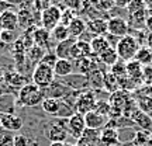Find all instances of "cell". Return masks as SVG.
Returning a JSON list of instances; mask_svg holds the SVG:
<instances>
[{
    "instance_id": "cell-33",
    "label": "cell",
    "mask_w": 152,
    "mask_h": 146,
    "mask_svg": "<svg viewBox=\"0 0 152 146\" xmlns=\"http://www.w3.org/2000/svg\"><path fill=\"white\" fill-rule=\"evenodd\" d=\"M104 89L110 92L111 94L115 92L120 90V86H118V79L113 75V73H104Z\"/></svg>"
},
{
    "instance_id": "cell-32",
    "label": "cell",
    "mask_w": 152,
    "mask_h": 146,
    "mask_svg": "<svg viewBox=\"0 0 152 146\" xmlns=\"http://www.w3.org/2000/svg\"><path fill=\"white\" fill-rule=\"evenodd\" d=\"M51 38L56 41V42L59 44L62 41H66V39H69V31H68V27H64V25H56V27L51 31Z\"/></svg>"
},
{
    "instance_id": "cell-28",
    "label": "cell",
    "mask_w": 152,
    "mask_h": 146,
    "mask_svg": "<svg viewBox=\"0 0 152 146\" xmlns=\"http://www.w3.org/2000/svg\"><path fill=\"white\" fill-rule=\"evenodd\" d=\"M59 105H61V100H55V98H44V101L41 103V107L48 115H58L59 113Z\"/></svg>"
},
{
    "instance_id": "cell-42",
    "label": "cell",
    "mask_w": 152,
    "mask_h": 146,
    "mask_svg": "<svg viewBox=\"0 0 152 146\" xmlns=\"http://www.w3.org/2000/svg\"><path fill=\"white\" fill-rule=\"evenodd\" d=\"M56 60H58V58H56L55 52H47V54H45V56H44L42 59H41V62H39V63L47 65V66H49V68H52V69H54V66H55V63H56Z\"/></svg>"
},
{
    "instance_id": "cell-51",
    "label": "cell",
    "mask_w": 152,
    "mask_h": 146,
    "mask_svg": "<svg viewBox=\"0 0 152 146\" xmlns=\"http://www.w3.org/2000/svg\"><path fill=\"white\" fill-rule=\"evenodd\" d=\"M128 4H130V0H127V1H115V7H125L127 9Z\"/></svg>"
},
{
    "instance_id": "cell-17",
    "label": "cell",
    "mask_w": 152,
    "mask_h": 146,
    "mask_svg": "<svg viewBox=\"0 0 152 146\" xmlns=\"http://www.w3.org/2000/svg\"><path fill=\"white\" fill-rule=\"evenodd\" d=\"M17 27H18V23H17V11L9 10V11H4L3 14H0V30L16 31Z\"/></svg>"
},
{
    "instance_id": "cell-29",
    "label": "cell",
    "mask_w": 152,
    "mask_h": 146,
    "mask_svg": "<svg viewBox=\"0 0 152 146\" xmlns=\"http://www.w3.org/2000/svg\"><path fill=\"white\" fill-rule=\"evenodd\" d=\"M97 58H99V60H100L102 63H104L106 66H113L120 60L118 55H117V52H115V49L111 48V46H110L109 49H106L102 55H99Z\"/></svg>"
},
{
    "instance_id": "cell-52",
    "label": "cell",
    "mask_w": 152,
    "mask_h": 146,
    "mask_svg": "<svg viewBox=\"0 0 152 146\" xmlns=\"http://www.w3.org/2000/svg\"><path fill=\"white\" fill-rule=\"evenodd\" d=\"M6 89H7V86L4 87V86H1V84H0V98L4 97V96H7V94H9V92H7Z\"/></svg>"
},
{
    "instance_id": "cell-49",
    "label": "cell",
    "mask_w": 152,
    "mask_h": 146,
    "mask_svg": "<svg viewBox=\"0 0 152 146\" xmlns=\"http://www.w3.org/2000/svg\"><path fill=\"white\" fill-rule=\"evenodd\" d=\"M145 46L152 51V33L147 34V38H145Z\"/></svg>"
},
{
    "instance_id": "cell-50",
    "label": "cell",
    "mask_w": 152,
    "mask_h": 146,
    "mask_svg": "<svg viewBox=\"0 0 152 146\" xmlns=\"http://www.w3.org/2000/svg\"><path fill=\"white\" fill-rule=\"evenodd\" d=\"M4 75H6V68L0 63V83L4 80Z\"/></svg>"
},
{
    "instance_id": "cell-25",
    "label": "cell",
    "mask_w": 152,
    "mask_h": 146,
    "mask_svg": "<svg viewBox=\"0 0 152 146\" xmlns=\"http://www.w3.org/2000/svg\"><path fill=\"white\" fill-rule=\"evenodd\" d=\"M90 49H92V55L97 58L99 55H102L106 49L110 48V44L106 37H93L90 41Z\"/></svg>"
},
{
    "instance_id": "cell-1",
    "label": "cell",
    "mask_w": 152,
    "mask_h": 146,
    "mask_svg": "<svg viewBox=\"0 0 152 146\" xmlns=\"http://www.w3.org/2000/svg\"><path fill=\"white\" fill-rule=\"evenodd\" d=\"M44 98H45V92L35 86L34 83H27L17 93V100L24 107H37L44 101Z\"/></svg>"
},
{
    "instance_id": "cell-36",
    "label": "cell",
    "mask_w": 152,
    "mask_h": 146,
    "mask_svg": "<svg viewBox=\"0 0 152 146\" xmlns=\"http://www.w3.org/2000/svg\"><path fill=\"white\" fill-rule=\"evenodd\" d=\"M110 108H111V105H110L109 101H106V100H97L96 104H94L93 111H96L97 114L103 115V117H109Z\"/></svg>"
},
{
    "instance_id": "cell-3",
    "label": "cell",
    "mask_w": 152,
    "mask_h": 146,
    "mask_svg": "<svg viewBox=\"0 0 152 146\" xmlns=\"http://www.w3.org/2000/svg\"><path fill=\"white\" fill-rule=\"evenodd\" d=\"M33 83L35 86H38L39 89H48L52 83L55 81V73L54 69L49 68L47 65H42V63H38V65L34 66V70H33Z\"/></svg>"
},
{
    "instance_id": "cell-35",
    "label": "cell",
    "mask_w": 152,
    "mask_h": 146,
    "mask_svg": "<svg viewBox=\"0 0 152 146\" xmlns=\"http://www.w3.org/2000/svg\"><path fill=\"white\" fill-rule=\"evenodd\" d=\"M76 11L75 10H72V9H64L62 10V14H61V25H64V27H68L69 24H71L73 20L76 18Z\"/></svg>"
},
{
    "instance_id": "cell-7",
    "label": "cell",
    "mask_w": 152,
    "mask_h": 146,
    "mask_svg": "<svg viewBox=\"0 0 152 146\" xmlns=\"http://www.w3.org/2000/svg\"><path fill=\"white\" fill-rule=\"evenodd\" d=\"M107 34L121 39L130 34V25L123 17H111L107 20Z\"/></svg>"
},
{
    "instance_id": "cell-34",
    "label": "cell",
    "mask_w": 152,
    "mask_h": 146,
    "mask_svg": "<svg viewBox=\"0 0 152 146\" xmlns=\"http://www.w3.org/2000/svg\"><path fill=\"white\" fill-rule=\"evenodd\" d=\"M151 141H152V136L147 131H138L135 134V136H134V139H132L135 146H148L151 143Z\"/></svg>"
},
{
    "instance_id": "cell-18",
    "label": "cell",
    "mask_w": 152,
    "mask_h": 146,
    "mask_svg": "<svg viewBox=\"0 0 152 146\" xmlns=\"http://www.w3.org/2000/svg\"><path fill=\"white\" fill-rule=\"evenodd\" d=\"M86 31L94 34V37H104L107 34V20L92 18L86 23Z\"/></svg>"
},
{
    "instance_id": "cell-27",
    "label": "cell",
    "mask_w": 152,
    "mask_h": 146,
    "mask_svg": "<svg viewBox=\"0 0 152 146\" xmlns=\"http://www.w3.org/2000/svg\"><path fill=\"white\" fill-rule=\"evenodd\" d=\"M134 59L138 63H141L142 66H151L152 65V51L149 48H147L145 45H142V46H140V49H138V52H137Z\"/></svg>"
},
{
    "instance_id": "cell-54",
    "label": "cell",
    "mask_w": 152,
    "mask_h": 146,
    "mask_svg": "<svg viewBox=\"0 0 152 146\" xmlns=\"http://www.w3.org/2000/svg\"><path fill=\"white\" fill-rule=\"evenodd\" d=\"M49 146H65V143H62V142H52Z\"/></svg>"
},
{
    "instance_id": "cell-24",
    "label": "cell",
    "mask_w": 152,
    "mask_h": 146,
    "mask_svg": "<svg viewBox=\"0 0 152 146\" xmlns=\"http://www.w3.org/2000/svg\"><path fill=\"white\" fill-rule=\"evenodd\" d=\"M86 79H87V83H89L93 89H96V90L104 89V73L99 69L97 66L87 73Z\"/></svg>"
},
{
    "instance_id": "cell-15",
    "label": "cell",
    "mask_w": 152,
    "mask_h": 146,
    "mask_svg": "<svg viewBox=\"0 0 152 146\" xmlns=\"http://www.w3.org/2000/svg\"><path fill=\"white\" fill-rule=\"evenodd\" d=\"M17 23L18 27H21L24 31L35 25V17H34L33 10H30V7L27 9H18L17 11Z\"/></svg>"
},
{
    "instance_id": "cell-22",
    "label": "cell",
    "mask_w": 152,
    "mask_h": 146,
    "mask_svg": "<svg viewBox=\"0 0 152 146\" xmlns=\"http://www.w3.org/2000/svg\"><path fill=\"white\" fill-rule=\"evenodd\" d=\"M73 70H75L73 62L69 59H58L54 66L55 76H59V77H68L73 75Z\"/></svg>"
},
{
    "instance_id": "cell-20",
    "label": "cell",
    "mask_w": 152,
    "mask_h": 146,
    "mask_svg": "<svg viewBox=\"0 0 152 146\" xmlns=\"http://www.w3.org/2000/svg\"><path fill=\"white\" fill-rule=\"evenodd\" d=\"M76 39L73 38H69L66 41H62V42L56 44L55 46V55L58 59H69L71 60V52H72V48L75 45Z\"/></svg>"
},
{
    "instance_id": "cell-55",
    "label": "cell",
    "mask_w": 152,
    "mask_h": 146,
    "mask_svg": "<svg viewBox=\"0 0 152 146\" xmlns=\"http://www.w3.org/2000/svg\"><path fill=\"white\" fill-rule=\"evenodd\" d=\"M147 9L148 10H152V3H147Z\"/></svg>"
},
{
    "instance_id": "cell-21",
    "label": "cell",
    "mask_w": 152,
    "mask_h": 146,
    "mask_svg": "<svg viewBox=\"0 0 152 146\" xmlns=\"http://www.w3.org/2000/svg\"><path fill=\"white\" fill-rule=\"evenodd\" d=\"M68 31H69V37L73 39H80L82 35L86 33V21L82 17H76L75 20L68 25Z\"/></svg>"
},
{
    "instance_id": "cell-11",
    "label": "cell",
    "mask_w": 152,
    "mask_h": 146,
    "mask_svg": "<svg viewBox=\"0 0 152 146\" xmlns=\"http://www.w3.org/2000/svg\"><path fill=\"white\" fill-rule=\"evenodd\" d=\"M92 49H90V44L83 39H77L72 48L71 52V60H79V59H86V58H92Z\"/></svg>"
},
{
    "instance_id": "cell-40",
    "label": "cell",
    "mask_w": 152,
    "mask_h": 146,
    "mask_svg": "<svg viewBox=\"0 0 152 146\" xmlns=\"http://www.w3.org/2000/svg\"><path fill=\"white\" fill-rule=\"evenodd\" d=\"M110 73H113L117 79H120V77H124V76H127V72H125V63L124 62H117L115 65L111 66V70H110Z\"/></svg>"
},
{
    "instance_id": "cell-56",
    "label": "cell",
    "mask_w": 152,
    "mask_h": 146,
    "mask_svg": "<svg viewBox=\"0 0 152 146\" xmlns=\"http://www.w3.org/2000/svg\"><path fill=\"white\" fill-rule=\"evenodd\" d=\"M65 146H76V143H65Z\"/></svg>"
},
{
    "instance_id": "cell-31",
    "label": "cell",
    "mask_w": 152,
    "mask_h": 146,
    "mask_svg": "<svg viewBox=\"0 0 152 146\" xmlns=\"http://www.w3.org/2000/svg\"><path fill=\"white\" fill-rule=\"evenodd\" d=\"M80 141L86 142V143H90V145L96 146L99 145V139H100V131H96V129H89V128H86V129L83 131V134H82V136L79 138Z\"/></svg>"
},
{
    "instance_id": "cell-44",
    "label": "cell",
    "mask_w": 152,
    "mask_h": 146,
    "mask_svg": "<svg viewBox=\"0 0 152 146\" xmlns=\"http://www.w3.org/2000/svg\"><path fill=\"white\" fill-rule=\"evenodd\" d=\"M52 6L51 1H41V0H37L33 3V7H34V11H38V13H42L45 11L47 9H49Z\"/></svg>"
},
{
    "instance_id": "cell-23",
    "label": "cell",
    "mask_w": 152,
    "mask_h": 146,
    "mask_svg": "<svg viewBox=\"0 0 152 146\" xmlns=\"http://www.w3.org/2000/svg\"><path fill=\"white\" fill-rule=\"evenodd\" d=\"M109 103L111 107H115V108H118L123 111V110L125 108V105L130 103V94H128V92L118 90V92L113 93V94L110 96Z\"/></svg>"
},
{
    "instance_id": "cell-13",
    "label": "cell",
    "mask_w": 152,
    "mask_h": 146,
    "mask_svg": "<svg viewBox=\"0 0 152 146\" xmlns=\"http://www.w3.org/2000/svg\"><path fill=\"white\" fill-rule=\"evenodd\" d=\"M85 117V124H86V128L89 129H96V131H100L103 129L106 124H107V117H103L97 114L96 111H90L83 115Z\"/></svg>"
},
{
    "instance_id": "cell-46",
    "label": "cell",
    "mask_w": 152,
    "mask_h": 146,
    "mask_svg": "<svg viewBox=\"0 0 152 146\" xmlns=\"http://www.w3.org/2000/svg\"><path fill=\"white\" fill-rule=\"evenodd\" d=\"M9 10H14V3L0 0V14H3L4 11H9Z\"/></svg>"
},
{
    "instance_id": "cell-4",
    "label": "cell",
    "mask_w": 152,
    "mask_h": 146,
    "mask_svg": "<svg viewBox=\"0 0 152 146\" xmlns=\"http://www.w3.org/2000/svg\"><path fill=\"white\" fill-rule=\"evenodd\" d=\"M68 135H69L68 134V122L64 124L62 118L51 121L45 126V136L51 141V143L52 142H62V143H65Z\"/></svg>"
},
{
    "instance_id": "cell-14",
    "label": "cell",
    "mask_w": 152,
    "mask_h": 146,
    "mask_svg": "<svg viewBox=\"0 0 152 146\" xmlns=\"http://www.w3.org/2000/svg\"><path fill=\"white\" fill-rule=\"evenodd\" d=\"M130 118L132 121V124L141 126V131H147V132L152 131V118L148 115V113H144V111L137 108L134 113L131 114Z\"/></svg>"
},
{
    "instance_id": "cell-19",
    "label": "cell",
    "mask_w": 152,
    "mask_h": 146,
    "mask_svg": "<svg viewBox=\"0 0 152 146\" xmlns=\"http://www.w3.org/2000/svg\"><path fill=\"white\" fill-rule=\"evenodd\" d=\"M33 38H34V45L37 46H41V48L49 49V45H51V33L48 30H45L42 27H37L34 30V34H33Z\"/></svg>"
},
{
    "instance_id": "cell-48",
    "label": "cell",
    "mask_w": 152,
    "mask_h": 146,
    "mask_svg": "<svg viewBox=\"0 0 152 146\" xmlns=\"http://www.w3.org/2000/svg\"><path fill=\"white\" fill-rule=\"evenodd\" d=\"M0 146H13V136L4 135L0 139Z\"/></svg>"
},
{
    "instance_id": "cell-5",
    "label": "cell",
    "mask_w": 152,
    "mask_h": 146,
    "mask_svg": "<svg viewBox=\"0 0 152 146\" xmlns=\"http://www.w3.org/2000/svg\"><path fill=\"white\" fill-rule=\"evenodd\" d=\"M96 94L93 90H85V92H79L76 96L75 100V113L77 114H85L90 113L94 108V104H96Z\"/></svg>"
},
{
    "instance_id": "cell-30",
    "label": "cell",
    "mask_w": 152,
    "mask_h": 146,
    "mask_svg": "<svg viewBox=\"0 0 152 146\" xmlns=\"http://www.w3.org/2000/svg\"><path fill=\"white\" fill-rule=\"evenodd\" d=\"M47 52H48L47 49H44V48H41V46L34 45L30 51H27V58H28V60H30L31 63L38 65V63L41 62V59L45 56V54H47Z\"/></svg>"
},
{
    "instance_id": "cell-8",
    "label": "cell",
    "mask_w": 152,
    "mask_h": 146,
    "mask_svg": "<svg viewBox=\"0 0 152 146\" xmlns=\"http://www.w3.org/2000/svg\"><path fill=\"white\" fill-rule=\"evenodd\" d=\"M21 117H18L14 113H0V128L9 132H17L23 128Z\"/></svg>"
},
{
    "instance_id": "cell-38",
    "label": "cell",
    "mask_w": 152,
    "mask_h": 146,
    "mask_svg": "<svg viewBox=\"0 0 152 146\" xmlns=\"http://www.w3.org/2000/svg\"><path fill=\"white\" fill-rule=\"evenodd\" d=\"M16 31H6V30H0V44L3 45H10L14 44L16 41Z\"/></svg>"
},
{
    "instance_id": "cell-26",
    "label": "cell",
    "mask_w": 152,
    "mask_h": 146,
    "mask_svg": "<svg viewBox=\"0 0 152 146\" xmlns=\"http://www.w3.org/2000/svg\"><path fill=\"white\" fill-rule=\"evenodd\" d=\"M142 65L138 63L135 59L134 60H130L125 63V72H127V76L130 77L132 81H138L141 80L142 81Z\"/></svg>"
},
{
    "instance_id": "cell-2",
    "label": "cell",
    "mask_w": 152,
    "mask_h": 146,
    "mask_svg": "<svg viewBox=\"0 0 152 146\" xmlns=\"http://www.w3.org/2000/svg\"><path fill=\"white\" fill-rule=\"evenodd\" d=\"M140 46H141V45L138 44L137 38L134 37V35L128 34L127 37L120 39L118 44L115 45L114 49H115V52L118 55V59L121 60V62L127 63V62H130V60H134Z\"/></svg>"
},
{
    "instance_id": "cell-43",
    "label": "cell",
    "mask_w": 152,
    "mask_h": 146,
    "mask_svg": "<svg viewBox=\"0 0 152 146\" xmlns=\"http://www.w3.org/2000/svg\"><path fill=\"white\" fill-rule=\"evenodd\" d=\"M142 81L148 86L152 84V65L144 66V69H142Z\"/></svg>"
},
{
    "instance_id": "cell-10",
    "label": "cell",
    "mask_w": 152,
    "mask_h": 146,
    "mask_svg": "<svg viewBox=\"0 0 152 146\" xmlns=\"http://www.w3.org/2000/svg\"><path fill=\"white\" fill-rule=\"evenodd\" d=\"M3 81H4V84L9 89H13V90H20L21 87L27 84L26 76L17 70H6L4 80Z\"/></svg>"
},
{
    "instance_id": "cell-53",
    "label": "cell",
    "mask_w": 152,
    "mask_h": 146,
    "mask_svg": "<svg viewBox=\"0 0 152 146\" xmlns=\"http://www.w3.org/2000/svg\"><path fill=\"white\" fill-rule=\"evenodd\" d=\"M76 146H93V145H90V143H86V142L80 141V139H77V143H76Z\"/></svg>"
},
{
    "instance_id": "cell-45",
    "label": "cell",
    "mask_w": 152,
    "mask_h": 146,
    "mask_svg": "<svg viewBox=\"0 0 152 146\" xmlns=\"http://www.w3.org/2000/svg\"><path fill=\"white\" fill-rule=\"evenodd\" d=\"M13 146H28V138L26 135H14Z\"/></svg>"
},
{
    "instance_id": "cell-37",
    "label": "cell",
    "mask_w": 152,
    "mask_h": 146,
    "mask_svg": "<svg viewBox=\"0 0 152 146\" xmlns=\"http://www.w3.org/2000/svg\"><path fill=\"white\" fill-rule=\"evenodd\" d=\"M145 18H147V9L141 11H137L134 14H130V21L135 27H141V24L145 25Z\"/></svg>"
},
{
    "instance_id": "cell-12",
    "label": "cell",
    "mask_w": 152,
    "mask_h": 146,
    "mask_svg": "<svg viewBox=\"0 0 152 146\" xmlns=\"http://www.w3.org/2000/svg\"><path fill=\"white\" fill-rule=\"evenodd\" d=\"M45 92V98H55V100H64V98L72 92L68 86H65L62 81H56L55 80L48 89L44 90Z\"/></svg>"
},
{
    "instance_id": "cell-6",
    "label": "cell",
    "mask_w": 152,
    "mask_h": 146,
    "mask_svg": "<svg viewBox=\"0 0 152 146\" xmlns=\"http://www.w3.org/2000/svg\"><path fill=\"white\" fill-rule=\"evenodd\" d=\"M61 14H62V9H61L59 6L52 3V6L49 9H47L45 11L41 13V27L48 30L49 33H51L56 25H59Z\"/></svg>"
},
{
    "instance_id": "cell-9",
    "label": "cell",
    "mask_w": 152,
    "mask_h": 146,
    "mask_svg": "<svg viewBox=\"0 0 152 146\" xmlns=\"http://www.w3.org/2000/svg\"><path fill=\"white\" fill-rule=\"evenodd\" d=\"M85 129H86V124H85V117L82 114L75 113L68 118V134L69 135L79 139Z\"/></svg>"
},
{
    "instance_id": "cell-41",
    "label": "cell",
    "mask_w": 152,
    "mask_h": 146,
    "mask_svg": "<svg viewBox=\"0 0 152 146\" xmlns=\"http://www.w3.org/2000/svg\"><path fill=\"white\" fill-rule=\"evenodd\" d=\"M147 9V3L144 1H138V0H132L130 1V4L127 6V10L130 14H134L137 11H141V10H145Z\"/></svg>"
},
{
    "instance_id": "cell-39",
    "label": "cell",
    "mask_w": 152,
    "mask_h": 146,
    "mask_svg": "<svg viewBox=\"0 0 152 146\" xmlns=\"http://www.w3.org/2000/svg\"><path fill=\"white\" fill-rule=\"evenodd\" d=\"M93 7H96L99 11H110L113 7H115V1L113 0H102V1H96V3H92Z\"/></svg>"
},
{
    "instance_id": "cell-16",
    "label": "cell",
    "mask_w": 152,
    "mask_h": 146,
    "mask_svg": "<svg viewBox=\"0 0 152 146\" xmlns=\"http://www.w3.org/2000/svg\"><path fill=\"white\" fill-rule=\"evenodd\" d=\"M118 131L113 128H103L100 131L99 146H118Z\"/></svg>"
},
{
    "instance_id": "cell-47",
    "label": "cell",
    "mask_w": 152,
    "mask_h": 146,
    "mask_svg": "<svg viewBox=\"0 0 152 146\" xmlns=\"http://www.w3.org/2000/svg\"><path fill=\"white\" fill-rule=\"evenodd\" d=\"M145 27L148 28V31L152 33V10L147 9V18H145Z\"/></svg>"
}]
</instances>
